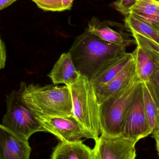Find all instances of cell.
<instances>
[{
  "mask_svg": "<svg viewBox=\"0 0 159 159\" xmlns=\"http://www.w3.org/2000/svg\"><path fill=\"white\" fill-rule=\"evenodd\" d=\"M126 48L104 41L87 28L75 39L69 53L80 75L91 82L107 65L127 53Z\"/></svg>",
  "mask_w": 159,
  "mask_h": 159,
  "instance_id": "1",
  "label": "cell"
},
{
  "mask_svg": "<svg viewBox=\"0 0 159 159\" xmlns=\"http://www.w3.org/2000/svg\"><path fill=\"white\" fill-rule=\"evenodd\" d=\"M19 92L23 102L35 116L73 115L71 96L67 86H40L21 82Z\"/></svg>",
  "mask_w": 159,
  "mask_h": 159,
  "instance_id": "2",
  "label": "cell"
},
{
  "mask_svg": "<svg viewBox=\"0 0 159 159\" xmlns=\"http://www.w3.org/2000/svg\"><path fill=\"white\" fill-rule=\"evenodd\" d=\"M68 87L71 96L73 115L95 141L102 131L100 105L91 82L80 75L75 83Z\"/></svg>",
  "mask_w": 159,
  "mask_h": 159,
  "instance_id": "3",
  "label": "cell"
},
{
  "mask_svg": "<svg viewBox=\"0 0 159 159\" xmlns=\"http://www.w3.org/2000/svg\"><path fill=\"white\" fill-rule=\"evenodd\" d=\"M142 82L136 76L129 85L100 105L101 134L113 137L121 136L127 110Z\"/></svg>",
  "mask_w": 159,
  "mask_h": 159,
  "instance_id": "4",
  "label": "cell"
},
{
  "mask_svg": "<svg viewBox=\"0 0 159 159\" xmlns=\"http://www.w3.org/2000/svg\"><path fill=\"white\" fill-rule=\"evenodd\" d=\"M2 124L28 141L34 134L46 132L33 113L21 100L19 90L13 91L7 96V111Z\"/></svg>",
  "mask_w": 159,
  "mask_h": 159,
  "instance_id": "5",
  "label": "cell"
},
{
  "mask_svg": "<svg viewBox=\"0 0 159 159\" xmlns=\"http://www.w3.org/2000/svg\"><path fill=\"white\" fill-rule=\"evenodd\" d=\"M142 83L127 110L121 133V136L137 142L152 133L144 108Z\"/></svg>",
  "mask_w": 159,
  "mask_h": 159,
  "instance_id": "6",
  "label": "cell"
},
{
  "mask_svg": "<svg viewBox=\"0 0 159 159\" xmlns=\"http://www.w3.org/2000/svg\"><path fill=\"white\" fill-rule=\"evenodd\" d=\"M35 116L46 132L52 134L61 142H75L82 138L93 139L73 115L66 116Z\"/></svg>",
  "mask_w": 159,
  "mask_h": 159,
  "instance_id": "7",
  "label": "cell"
},
{
  "mask_svg": "<svg viewBox=\"0 0 159 159\" xmlns=\"http://www.w3.org/2000/svg\"><path fill=\"white\" fill-rule=\"evenodd\" d=\"M95 141L93 159H135V146L138 142L134 139L101 134Z\"/></svg>",
  "mask_w": 159,
  "mask_h": 159,
  "instance_id": "8",
  "label": "cell"
},
{
  "mask_svg": "<svg viewBox=\"0 0 159 159\" xmlns=\"http://www.w3.org/2000/svg\"><path fill=\"white\" fill-rule=\"evenodd\" d=\"M31 152L29 141L0 124V159H30Z\"/></svg>",
  "mask_w": 159,
  "mask_h": 159,
  "instance_id": "9",
  "label": "cell"
},
{
  "mask_svg": "<svg viewBox=\"0 0 159 159\" xmlns=\"http://www.w3.org/2000/svg\"><path fill=\"white\" fill-rule=\"evenodd\" d=\"M121 27L124 26L120 23L109 20L101 21L94 17L89 21L88 29L91 33L104 41L116 45L126 48L136 44L135 40L130 38L129 34L116 30Z\"/></svg>",
  "mask_w": 159,
  "mask_h": 159,
  "instance_id": "10",
  "label": "cell"
},
{
  "mask_svg": "<svg viewBox=\"0 0 159 159\" xmlns=\"http://www.w3.org/2000/svg\"><path fill=\"white\" fill-rule=\"evenodd\" d=\"M136 76L135 61L133 57L115 77L107 83L93 88L99 105L111 95L129 85Z\"/></svg>",
  "mask_w": 159,
  "mask_h": 159,
  "instance_id": "11",
  "label": "cell"
},
{
  "mask_svg": "<svg viewBox=\"0 0 159 159\" xmlns=\"http://www.w3.org/2000/svg\"><path fill=\"white\" fill-rule=\"evenodd\" d=\"M48 76L54 84H64L69 87L79 80L80 75L68 52L61 56Z\"/></svg>",
  "mask_w": 159,
  "mask_h": 159,
  "instance_id": "12",
  "label": "cell"
},
{
  "mask_svg": "<svg viewBox=\"0 0 159 159\" xmlns=\"http://www.w3.org/2000/svg\"><path fill=\"white\" fill-rule=\"evenodd\" d=\"M135 63L136 74L142 82H148L159 69V61L145 49L137 46L132 52Z\"/></svg>",
  "mask_w": 159,
  "mask_h": 159,
  "instance_id": "13",
  "label": "cell"
},
{
  "mask_svg": "<svg viewBox=\"0 0 159 159\" xmlns=\"http://www.w3.org/2000/svg\"><path fill=\"white\" fill-rule=\"evenodd\" d=\"M51 159H93V150L81 140L61 142L54 148Z\"/></svg>",
  "mask_w": 159,
  "mask_h": 159,
  "instance_id": "14",
  "label": "cell"
},
{
  "mask_svg": "<svg viewBox=\"0 0 159 159\" xmlns=\"http://www.w3.org/2000/svg\"><path fill=\"white\" fill-rule=\"evenodd\" d=\"M129 15L159 29V2L155 0H138L131 8Z\"/></svg>",
  "mask_w": 159,
  "mask_h": 159,
  "instance_id": "15",
  "label": "cell"
},
{
  "mask_svg": "<svg viewBox=\"0 0 159 159\" xmlns=\"http://www.w3.org/2000/svg\"><path fill=\"white\" fill-rule=\"evenodd\" d=\"M132 53H126L115 59L102 70L91 82L93 88L101 86L112 79L132 59Z\"/></svg>",
  "mask_w": 159,
  "mask_h": 159,
  "instance_id": "16",
  "label": "cell"
},
{
  "mask_svg": "<svg viewBox=\"0 0 159 159\" xmlns=\"http://www.w3.org/2000/svg\"><path fill=\"white\" fill-rule=\"evenodd\" d=\"M142 87L144 108L153 133L157 123L158 108L148 82H142Z\"/></svg>",
  "mask_w": 159,
  "mask_h": 159,
  "instance_id": "17",
  "label": "cell"
},
{
  "mask_svg": "<svg viewBox=\"0 0 159 159\" xmlns=\"http://www.w3.org/2000/svg\"><path fill=\"white\" fill-rule=\"evenodd\" d=\"M125 26L130 32L141 34L159 44V29L139 21L130 15L125 16Z\"/></svg>",
  "mask_w": 159,
  "mask_h": 159,
  "instance_id": "18",
  "label": "cell"
},
{
  "mask_svg": "<svg viewBox=\"0 0 159 159\" xmlns=\"http://www.w3.org/2000/svg\"><path fill=\"white\" fill-rule=\"evenodd\" d=\"M132 35L135 40L137 46L145 49L159 61V44L135 33H132Z\"/></svg>",
  "mask_w": 159,
  "mask_h": 159,
  "instance_id": "19",
  "label": "cell"
},
{
  "mask_svg": "<svg viewBox=\"0 0 159 159\" xmlns=\"http://www.w3.org/2000/svg\"><path fill=\"white\" fill-rule=\"evenodd\" d=\"M39 8L45 11H63L62 0H32Z\"/></svg>",
  "mask_w": 159,
  "mask_h": 159,
  "instance_id": "20",
  "label": "cell"
},
{
  "mask_svg": "<svg viewBox=\"0 0 159 159\" xmlns=\"http://www.w3.org/2000/svg\"><path fill=\"white\" fill-rule=\"evenodd\" d=\"M138 0H117L113 3L116 10L125 16L129 14L130 10Z\"/></svg>",
  "mask_w": 159,
  "mask_h": 159,
  "instance_id": "21",
  "label": "cell"
},
{
  "mask_svg": "<svg viewBox=\"0 0 159 159\" xmlns=\"http://www.w3.org/2000/svg\"><path fill=\"white\" fill-rule=\"evenodd\" d=\"M148 82L154 98L159 106V69L152 75Z\"/></svg>",
  "mask_w": 159,
  "mask_h": 159,
  "instance_id": "22",
  "label": "cell"
},
{
  "mask_svg": "<svg viewBox=\"0 0 159 159\" xmlns=\"http://www.w3.org/2000/svg\"><path fill=\"white\" fill-rule=\"evenodd\" d=\"M6 58V50L4 43L0 38V70L5 67Z\"/></svg>",
  "mask_w": 159,
  "mask_h": 159,
  "instance_id": "23",
  "label": "cell"
},
{
  "mask_svg": "<svg viewBox=\"0 0 159 159\" xmlns=\"http://www.w3.org/2000/svg\"><path fill=\"white\" fill-rule=\"evenodd\" d=\"M75 0H62V7L63 10H70L71 9L73 3Z\"/></svg>",
  "mask_w": 159,
  "mask_h": 159,
  "instance_id": "24",
  "label": "cell"
},
{
  "mask_svg": "<svg viewBox=\"0 0 159 159\" xmlns=\"http://www.w3.org/2000/svg\"><path fill=\"white\" fill-rule=\"evenodd\" d=\"M16 1L17 0H0V11L6 8Z\"/></svg>",
  "mask_w": 159,
  "mask_h": 159,
  "instance_id": "25",
  "label": "cell"
},
{
  "mask_svg": "<svg viewBox=\"0 0 159 159\" xmlns=\"http://www.w3.org/2000/svg\"><path fill=\"white\" fill-rule=\"evenodd\" d=\"M157 105L158 108V120L157 123V126L155 128L153 132L152 133V137H157L159 138V106Z\"/></svg>",
  "mask_w": 159,
  "mask_h": 159,
  "instance_id": "26",
  "label": "cell"
},
{
  "mask_svg": "<svg viewBox=\"0 0 159 159\" xmlns=\"http://www.w3.org/2000/svg\"><path fill=\"white\" fill-rule=\"evenodd\" d=\"M153 138H154L156 140V147H157V150L159 156V138L157 137H154Z\"/></svg>",
  "mask_w": 159,
  "mask_h": 159,
  "instance_id": "27",
  "label": "cell"
},
{
  "mask_svg": "<svg viewBox=\"0 0 159 159\" xmlns=\"http://www.w3.org/2000/svg\"><path fill=\"white\" fill-rule=\"evenodd\" d=\"M155 1H157V2H159V0H155Z\"/></svg>",
  "mask_w": 159,
  "mask_h": 159,
  "instance_id": "28",
  "label": "cell"
}]
</instances>
